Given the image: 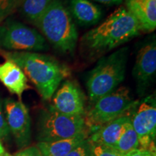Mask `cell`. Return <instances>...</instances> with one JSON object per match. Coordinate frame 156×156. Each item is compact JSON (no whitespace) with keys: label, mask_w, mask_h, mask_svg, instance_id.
<instances>
[{"label":"cell","mask_w":156,"mask_h":156,"mask_svg":"<svg viewBox=\"0 0 156 156\" xmlns=\"http://www.w3.org/2000/svg\"><path fill=\"white\" fill-rule=\"evenodd\" d=\"M140 25L126 7H120L103 22L83 35L82 50L92 57L106 54L139 36Z\"/></svg>","instance_id":"1"},{"label":"cell","mask_w":156,"mask_h":156,"mask_svg":"<svg viewBox=\"0 0 156 156\" xmlns=\"http://www.w3.org/2000/svg\"><path fill=\"white\" fill-rule=\"evenodd\" d=\"M0 55L19 66L45 101L51 98L62 82L71 75L67 65L46 54L0 50Z\"/></svg>","instance_id":"2"},{"label":"cell","mask_w":156,"mask_h":156,"mask_svg":"<svg viewBox=\"0 0 156 156\" xmlns=\"http://www.w3.org/2000/svg\"><path fill=\"white\" fill-rule=\"evenodd\" d=\"M35 26L59 53L74 54L78 41V32L69 9L62 0H53Z\"/></svg>","instance_id":"3"},{"label":"cell","mask_w":156,"mask_h":156,"mask_svg":"<svg viewBox=\"0 0 156 156\" xmlns=\"http://www.w3.org/2000/svg\"><path fill=\"white\" fill-rule=\"evenodd\" d=\"M128 51V47H122L108 56H103L90 72L86 87L91 103L113 92L124 81Z\"/></svg>","instance_id":"4"},{"label":"cell","mask_w":156,"mask_h":156,"mask_svg":"<svg viewBox=\"0 0 156 156\" xmlns=\"http://www.w3.org/2000/svg\"><path fill=\"white\" fill-rule=\"evenodd\" d=\"M127 87L122 86L93 103L84 115L87 129L92 132L101 126L126 114L138 105Z\"/></svg>","instance_id":"5"},{"label":"cell","mask_w":156,"mask_h":156,"mask_svg":"<svg viewBox=\"0 0 156 156\" xmlns=\"http://www.w3.org/2000/svg\"><path fill=\"white\" fill-rule=\"evenodd\" d=\"M38 131L40 142H53L75 137L88 130L84 116L63 114L50 106L41 112Z\"/></svg>","instance_id":"6"},{"label":"cell","mask_w":156,"mask_h":156,"mask_svg":"<svg viewBox=\"0 0 156 156\" xmlns=\"http://www.w3.org/2000/svg\"><path fill=\"white\" fill-rule=\"evenodd\" d=\"M48 48L46 39L36 29L12 19L0 25V50L39 52Z\"/></svg>","instance_id":"7"},{"label":"cell","mask_w":156,"mask_h":156,"mask_svg":"<svg viewBox=\"0 0 156 156\" xmlns=\"http://www.w3.org/2000/svg\"><path fill=\"white\" fill-rule=\"evenodd\" d=\"M131 124L137 135L140 149L156 151V107L153 98L147 97L138 103Z\"/></svg>","instance_id":"8"},{"label":"cell","mask_w":156,"mask_h":156,"mask_svg":"<svg viewBox=\"0 0 156 156\" xmlns=\"http://www.w3.org/2000/svg\"><path fill=\"white\" fill-rule=\"evenodd\" d=\"M53 96L51 106L54 110L68 116H84L85 96L75 81L66 80Z\"/></svg>","instance_id":"9"},{"label":"cell","mask_w":156,"mask_h":156,"mask_svg":"<svg viewBox=\"0 0 156 156\" xmlns=\"http://www.w3.org/2000/svg\"><path fill=\"white\" fill-rule=\"evenodd\" d=\"M4 104L9 132L20 147L26 145L30 138V118L28 108L22 101L11 98L6 99Z\"/></svg>","instance_id":"10"},{"label":"cell","mask_w":156,"mask_h":156,"mask_svg":"<svg viewBox=\"0 0 156 156\" xmlns=\"http://www.w3.org/2000/svg\"><path fill=\"white\" fill-rule=\"evenodd\" d=\"M156 73V43L154 37L142 46L136 56L132 75L142 93L153 81Z\"/></svg>","instance_id":"11"},{"label":"cell","mask_w":156,"mask_h":156,"mask_svg":"<svg viewBox=\"0 0 156 156\" xmlns=\"http://www.w3.org/2000/svg\"><path fill=\"white\" fill-rule=\"evenodd\" d=\"M135 108L94 130L91 132L89 140L93 143L114 148L125 124L131 121Z\"/></svg>","instance_id":"12"},{"label":"cell","mask_w":156,"mask_h":156,"mask_svg":"<svg viewBox=\"0 0 156 156\" xmlns=\"http://www.w3.org/2000/svg\"><path fill=\"white\" fill-rule=\"evenodd\" d=\"M0 64V82L12 94L21 98L23 93L30 89L28 80L18 65L10 59Z\"/></svg>","instance_id":"13"},{"label":"cell","mask_w":156,"mask_h":156,"mask_svg":"<svg viewBox=\"0 0 156 156\" xmlns=\"http://www.w3.org/2000/svg\"><path fill=\"white\" fill-rule=\"evenodd\" d=\"M126 9L136 19L142 30L156 28V0H125Z\"/></svg>","instance_id":"14"},{"label":"cell","mask_w":156,"mask_h":156,"mask_svg":"<svg viewBox=\"0 0 156 156\" xmlns=\"http://www.w3.org/2000/svg\"><path fill=\"white\" fill-rule=\"evenodd\" d=\"M69 12L81 25H93L103 17L102 9L89 0H70Z\"/></svg>","instance_id":"15"},{"label":"cell","mask_w":156,"mask_h":156,"mask_svg":"<svg viewBox=\"0 0 156 156\" xmlns=\"http://www.w3.org/2000/svg\"><path fill=\"white\" fill-rule=\"evenodd\" d=\"M87 132L69 138L53 142H39L37 145L42 156H66L76 146L88 137Z\"/></svg>","instance_id":"16"},{"label":"cell","mask_w":156,"mask_h":156,"mask_svg":"<svg viewBox=\"0 0 156 156\" xmlns=\"http://www.w3.org/2000/svg\"><path fill=\"white\" fill-rule=\"evenodd\" d=\"M53 0H22L19 8L25 19L35 25Z\"/></svg>","instance_id":"17"},{"label":"cell","mask_w":156,"mask_h":156,"mask_svg":"<svg viewBox=\"0 0 156 156\" xmlns=\"http://www.w3.org/2000/svg\"><path fill=\"white\" fill-rule=\"evenodd\" d=\"M138 148H140L139 140L130 121L126 123L124 126V129L115 145L114 149L124 155Z\"/></svg>","instance_id":"18"},{"label":"cell","mask_w":156,"mask_h":156,"mask_svg":"<svg viewBox=\"0 0 156 156\" xmlns=\"http://www.w3.org/2000/svg\"><path fill=\"white\" fill-rule=\"evenodd\" d=\"M22 0H0V22L19 8Z\"/></svg>","instance_id":"19"},{"label":"cell","mask_w":156,"mask_h":156,"mask_svg":"<svg viewBox=\"0 0 156 156\" xmlns=\"http://www.w3.org/2000/svg\"><path fill=\"white\" fill-rule=\"evenodd\" d=\"M66 156H93L92 142L88 137L86 138Z\"/></svg>","instance_id":"20"},{"label":"cell","mask_w":156,"mask_h":156,"mask_svg":"<svg viewBox=\"0 0 156 156\" xmlns=\"http://www.w3.org/2000/svg\"><path fill=\"white\" fill-rule=\"evenodd\" d=\"M92 151L93 156H124L114 148L93 142H92Z\"/></svg>","instance_id":"21"},{"label":"cell","mask_w":156,"mask_h":156,"mask_svg":"<svg viewBox=\"0 0 156 156\" xmlns=\"http://www.w3.org/2000/svg\"><path fill=\"white\" fill-rule=\"evenodd\" d=\"M9 129L6 121L2 103L0 101V139H5L9 136Z\"/></svg>","instance_id":"22"},{"label":"cell","mask_w":156,"mask_h":156,"mask_svg":"<svg viewBox=\"0 0 156 156\" xmlns=\"http://www.w3.org/2000/svg\"><path fill=\"white\" fill-rule=\"evenodd\" d=\"M14 156H42L40 151L37 146H31V147L25 148V150L20 151Z\"/></svg>","instance_id":"23"},{"label":"cell","mask_w":156,"mask_h":156,"mask_svg":"<svg viewBox=\"0 0 156 156\" xmlns=\"http://www.w3.org/2000/svg\"><path fill=\"white\" fill-rule=\"evenodd\" d=\"M124 156H156V151L138 148V149L129 152Z\"/></svg>","instance_id":"24"},{"label":"cell","mask_w":156,"mask_h":156,"mask_svg":"<svg viewBox=\"0 0 156 156\" xmlns=\"http://www.w3.org/2000/svg\"><path fill=\"white\" fill-rule=\"evenodd\" d=\"M93 1L98 2L103 4V5L113 6V5H119L123 2L124 0H93Z\"/></svg>","instance_id":"25"},{"label":"cell","mask_w":156,"mask_h":156,"mask_svg":"<svg viewBox=\"0 0 156 156\" xmlns=\"http://www.w3.org/2000/svg\"><path fill=\"white\" fill-rule=\"evenodd\" d=\"M5 154V147H4L2 143L1 142V140H0V156H3Z\"/></svg>","instance_id":"26"},{"label":"cell","mask_w":156,"mask_h":156,"mask_svg":"<svg viewBox=\"0 0 156 156\" xmlns=\"http://www.w3.org/2000/svg\"><path fill=\"white\" fill-rule=\"evenodd\" d=\"M3 156H14V155H12L10 154H8V153H5Z\"/></svg>","instance_id":"27"},{"label":"cell","mask_w":156,"mask_h":156,"mask_svg":"<svg viewBox=\"0 0 156 156\" xmlns=\"http://www.w3.org/2000/svg\"><path fill=\"white\" fill-rule=\"evenodd\" d=\"M0 24H1V22H0Z\"/></svg>","instance_id":"28"}]
</instances>
